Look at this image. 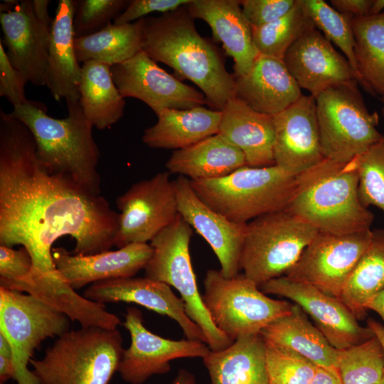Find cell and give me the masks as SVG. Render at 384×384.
<instances>
[{"label": "cell", "instance_id": "2e32d148", "mask_svg": "<svg viewBox=\"0 0 384 384\" xmlns=\"http://www.w3.org/2000/svg\"><path fill=\"white\" fill-rule=\"evenodd\" d=\"M110 70L124 98L138 99L155 114L164 109L187 110L208 104L203 92L168 73L142 50Z\"/></svg>", "mask_w": 384, "mask_h": 384}, {"label": "cell", "instance_id": "f35d334b", "mask_svg": "<svg viewBox=\"0 0 384 384\" xmlns=\"http://www.w3.org/2000/svg\"><path fill=\"white\" fill-rule=\"evenodd\" d=\"M265 343L268 384L310 383L317 366L294 352Z\"/></svg>", "mask_w": 384, "mask_h": 384}, {"label": "cell", "instance_id": "b9f144b4", "mask_svg": "<svg viewBox=\"0 0 384 384\" xmlns=\"http://www.w3.org/2000/svg\"><path fill=\"white\" fill-rule=\"evenodd\" d=\"M27 82L25 75L11 63L0 41V96L6 97L13 106L21 105L28 100L25 93Z\"/></svg>", "mask_w": 384, "mask_h": 384}, {"label": "cell", "instance_id": "3957f363", "mask_svg": "<svg viewBox=\"0 0 384 384\" xmlns=\"http://www.w3.org/2000/svg\"><path fill=\"white\" fill-rule=\"evenodd\" d=\"M67 108L68 116L57 119L47 114L43 103L28 100L14 106L11 113L32 133L37 160L45 169L100 195V151L92 136L93 125L84 115L80 101L67 102Z\"/></svg>", "mask_w": 384, "mask_h": 384}, {"label": "cell", "instance_id": "52a82bcc", "mask_svg": "<svg viewBox=\"0 0 384 384\" xmlns=\"http://www.w3.org/2000/svg\"><path fill=\"white\" fill-rule=\"evenodd\" d=\"M315 100L325 159L348 163L382 137L378 129L379 115L368 110L356 80L330 87Z\"/></svg>", "mask_w": 384, "mask_h": 384}, {"label": "cell", "instance_id": "74e56055", "mask_svg": "<svg viewBox=\"0 0 384 384\" xmlns=\"http://www.w3.org/2000/svg\"><path fill=\"white\" fill-rule=\"evenodd\" d=\"M358 177V196L364 206L384 213V132L382 137L353 159Z\"/></svg>", "mask_w": 384, "mask_h": 384}, {"label": "cell", "instance_id": "836d02e7", "mask_svg": "<svg viewBox=\"0 0 384 384\" xmlns=\"http://www.w3.org/2000/svg\"><path fill=\"white\" fill-rule=\"evenodd\" d=\"M384 289V229L372 230L369 244L347 279L339 299L359 319Z\"/></svg>", "mask_w": 384, "mask_h": 384}, {"label": "cell", "instance_id": "9c48e42d", "mask_svg": "<svg viewBox=\"0 0 384 384\" xmlns=\"http://www.w3.org/2000/svg\"><path fill=\"white\" fill-rule=\"evenodd\" d=\"M193 228L178 215L150 242L153 255L144 269L145 277L174 287L180 294L188 316L203 332L211 351L233 343L214 324L200 294L189 252Z\"/></svg>", "mask_w": 384, "mask_h": 384}, {"label": "cell", "instance_id": "c3c4849f", "mask_svg": "<svg viewBox=\"0 0 384 384\" xmlns=\"http://www.w3.org/2000/svg\"><path fill=\"white\" fill-rule=\"evenodd\" d=\"M368 309L377 313L384 323V289L368 303L367 305Z\"/></svg>", "mask_w": 384, "mask_h": 384}, {"label": "cell", "instance_id": "5bb4252c", "mask_svg": "<svg viewBox=\"0 0 384 384\" xmlns=\"http://www.w3.org/2000/svg\"><path fill=\"white\" fill-rule=\"evenodd\" d=\"M260 289L266 294L285 297L300 306L336 349L348 348L374 336L368 326L359 324L358 319L338 298L311 284L282 276L267 281Z\"/></svg>", "mask_w": 384, "mask_h": 384}, {"label": "cell", "instance_id": "8d00e7d4", "mask_svg": "<svg viewBox=\"0 0 384 384\" xmlns=\"http://www.w3.org/2000/svg\"><path fill=\"white\" fill-rule=\"evenodd\" d=\"M302 4L315 27L341 50L356 74L358 85H361V80L354 55L355 42L351 26L353 17L337 11L323 0H302Z\"/></svg>", "mask_w": 384, "mask_h": 384}, {"label": "cell", "instance_id": "9a60e30c", "mask_svg": "<svg viewBox=\"0 0 384 384\" xmlns=\"http://www.w3.org/2000/svg\"><path fill=\"white\" fill-rule=\"evenodd\" d=\"M122 324L130 334L131 344L123 350L118 372L130 384H142L154 375L168 373L172 360L203 358L210 351L203 342L171 340L152 333L144 325L142 314L135 307L127 309Z\"/></svg>", "mask_w": 384, "mask_h": 384}, {"label": "cell", "instance_id": "f6af8a7d", "mask_svg": "<svg viewBox=\"0 0 384 384\" xmlns=\"http://www.w3.org/2000/svg\"><path fill=\"white\" fill-rule=\"evenodd\" d=\"M331 6L337 11L352 17L370 16L373 0H331Z\"/></svg>", "mask_w": 384, "mask_h": 384}, {"label": "cell", "instance_id": "e575fe53", "mask_svg": "<svg viewBox=\"0 0 384 384\" xmlns=\"http://www.w3.org/2000/svg\"><path fill=\"white\" fill-rule=\"evenodd\" d=\"M252 37L259 54L283 60L289 47L306 32L316 28L307 15L302 0L284 16L260 26L252 27Z\"/></svg>", "mask_w": 384, "mask_h": 384}, {"label": "cell", "instance_id": "d6986e66", "mask_svg": "<svg viewBox=\"0 0 384 384\" xmlns=\"http://www.w3.org/2000/svg\"><path fill=\"white\" fill-rule=\"evenodd\" d=\"M6 55L12 65L28 82L46 85L48 48L52 24L36 15L32 0H21L10 11L0 13Z\"/></svg>", "mask_w": 384, "mask_h": 384}, {"label": "cell", "instance_id": "60d3db41", "mask_svg": "<svg viewBox=\"0 0 384 384\" xmlns=\"http://www.w3.org/2000/svg\"><path fill=\"white\" fill-rule=\"evenodd\" d=\"M296 0H242L240 4L246 19L252 27L272 22L287 14Z\"/></svg>", "mask_w": 384, "mask_h": 384}, {"label": "cell", "instance_id": "f907efd6", "mask_svg": "<svg viewBox=\"0 0 384 384\" xmlns=\"http://www.w3.org/2000/svg\"><path fill=\"white\" fill-rule=\"evenodd\" d=\"M194 376L188 370L181 369L172 384H195Z\"/></svg>", "mask_w": 384, "mask_h": 384}, {"label": "cell", "instance_id": "ee69618b", "mask_svg": "<svg viewBox=\"0 0 384 384\" xmlns=\"http://www.w3.org/2000/svg\"><path fill=\"white\" fill-rule=\"evenodd\" d=\"M33 266L32 259L24 248L16 250L0 245V281H16L26 277Z\"/></svg>", "mask_w": 384, "mask_h": 384}, {"label": "cell", "instance_id": "ac0fdd59", "mask_svg": "<svg viewBox=\"0 0 384 384\" xmlns=\"http://www.w3.org/2000/svg\"><path fill=\"white\" fill-rule=\"evenodd\" d=\"M174 185L178 215L210 246L223 275L230 278L238 274L246 224L232 222L208 206L188 178L179 176Z\"/></svg>", "mask_w": 384, "mask_h": 384}, {"label": "cell", "instance_id": "f546056e", "mask_svg": "<svg viewBox=\"0 0 384 384\" xmlns=\"http://www.w3.org/2000/svg\"><path fill=\"white\" fill-rule=\"evenodd\" d=\"M211 384H268L266 343L260 334L239 338L203 358Z\"/></svg>", "mask_w": 384, "mask_h": 384}, {"label": "cell", "instance_id": "bcb514c9", "mask_svg": "<svg viewBox=\"0 0 384 384\" xmlns=\"http://www.w3.org/2000/svg\"><path fill=\"white\" fill-rule=\"evenodd\" d=\"M309 384H343L336 369L319 367Z\"/></svg>", "mask_w": 384, "mask_h": 384}, {"label": "cell", "instance_id": "ab89813d", "mask_svg": "<svg viewBox=\"0 0 384 384\" xmlns=\"http://www.w3.org/2000/svg\"><path fill=\"white\" fill-rule=\"evenodd\" d=\"M127 0H78L73 20L75 38L95 33L114 21L126 9Z\"/></svg>", "mask_w": 384, "mask_h": 384}, {"label": "cell", "instance_id": "4dcf8cb0", "mask_svg": "<svg viewBox=\"0 0 384 384\" xmlns=\"http://www.w3.org/2000/svg\"><path fill=\"white\" fill-rule=\"evenodd\" d=\"M110 67L96 60H88L81 65L80 104L87 119L101 130L117 122L123 117L125 107Z\"/></svg>", "mask_w": 384, "mask_h": 384}, {"label": "cell", "instance_id": "8992f818", "mask_svg": "<svg viewBox=\"0 0 384 384\" xmlns=\"http://www.w3.org/2000/svg\"><path fill=\"white\" fill-rule=\"evenodd\" d=\"M123 350L117 329L81 327L58 336L29 364L39 384H110Z\"/></svg>", "mask_w": 384, "mask_h": 384}, {"label": "cell", "instance_id": "d590c367", "mask_svg": "<svg viewBox=\"0 0 384 384\" xmlns=\"http://www.w3.org/2000/svg\"><path fill=\"white\" fill-rule=\"evenodd\" d=\"M337 370L343 384H379L384 372V350L378 338L374 335L338 349Z\"/></svg>", "mask_w": 384, "mask_h": 384}, {"label": "cell", "instance_id": "484cf974", "mask_svg": "<svg viewBox=\"0 0 384 384\" xmlns=\"http://www.w3.org/2000/svg\"><path fill=\"white\" fill-rule=\"evenodd\" d=\"M221 111L218 133L243 153L247 166L275 165L273 116L252 110L235 97Z\"/></svg>", "mask_w": 384, "mask_h": 384}, {"label": "cell", "instance_id": "f5cc1de1", "mask_svg": "<svg viewBox=\"0 0 384 384\" xmlns=\"http://www.w3.org/2000/svg\"><path fill=\"white\" fill-rule=\"evenodd\" d=\"M384 11V0H373L370 16L378 15Z\"/></svg>", "mask_w": 384, "mask_h": 384}, {"label": "cell", "instance_id": "603a6c76", "mask_svg": "<svg viewBox=\"0 0 384 384\" xmlns=\"http://www.w3.org/2000/svg\"><path fill=\"white\" fill-rule=\"evenodd\" d=\"M195 18L206 22L213 36L223 44L234 61V76L246 74L259 53L252 37V28L242 14L238 0H191L186 5Z\"/></svg>", "mask_w": 384, "mask_h": 384}, {"label": "cell", "instance_id": "30bf717a", "mask_svg": "<svg viewBox=\"0 0 384 384\" xmlns=\"http://www.w3.org/2000/svg\"><path fill=\"white\" fill-rule=\"evenodd\" d=\"M203 302L216 327L233 341L260 334L262 329L289 313L293 304L272 299L244 274L225 277L208 270Z\"/></svg>", "mask_w": 384, "mask_h": 384}, {"label": "cell", "instance_id": "d4e9b609", "mask_svg": "<svg viewBox=\"0 0 384 384\" xmlns=\"http://www.w3.org/2000/svg\"><path fill=\"white\" fill-rule=\"evenodd\" d=\"M75 1L59 0L49 37L46 86L56 101H80L81 65L74 46Z\"/></svg>", "mask_w": 384, "mask_h": 384}, {"label": "cell", "instance_id": "44dd1931", "mask_svg": "<svg viewBox=\"0 0 384 384\" xmlns=\"http://www.w3.org/2000/svg\"><path fill=\"white\" fill-rule=\"evenodd\" d=\"M283 60L300 88L308 90L314 97L330 87L357 81L346 58L334 49L317 28L297 40Z\"/></svg>", "mask_w": 384, "mask_h": 384}, {"label": "cell", "instance_id": "6da1fadb", "mask_svg": "<svg viewBox=\"0 0 384 384\" xmlns=\"http://www.w3.org/2000/svg\"><path fill=\"white\" fill-rule=\"evenodd\" d=\"M119 218L101 194L45 169L28 128L0 111V245H22L32 259L30 274L59 273L52 246L65 235L75 240L74 254L110 250Z\"/></svg>", "mask_w": 384, "mask_h": 384}, {"label": "cell", "instance_id": "e0dca14e", "mask_svg": "<svg viewBox=\"0 0 384 384\" xmlns=\"http://www.w3.org/2000/svg\"><path fill=\"white\" fill-rule=\"evenodd\" d=\"M274 164L299 175L322 161L316 113V100L302 95L297 101L273 116Z\"/></svg>", "mask_w": 384, "mask_h": 384}, {"label": "cell", "instance_id": "7a4b0ae2", "mask_svg": "<svg viewBox=\"0 0 384 384\" xmlns=\"http://www.w3.org/2000/svg\"><path fill=\"white\" fill-rule=\"evenodd\" d=\"M142 50L196 85L214 110L221 111L235 97L234 75L227 70L219 49L199 34L186 5L144 18Z\"/></svg>", "mask_w": 384, "mask_h": 384}, {"label": "cell", "instance_id": "ba28073f", "mask_svg": "<svg viewBox=\"0 0 384 384\" xmlns=\"http://www.w3.org/2000/svg\"><path fill=\"white\" fill-rule=\"evenodd\" d=\"M319 231L286 209L246 224L240 270L260 287L284 276Z\"/></svg>", "mask_w": 384, "mask_h": 384}, {"label": "cell", "instance_id": "f1b7e54d", "mask_svg": "<svg viewBox=\"0 0 384 384\" xmlns=\"http://www.w3.org/2000/svg\"><path fill=\"white\" fill-rule=\"evenodd\" d=\"M244 166L243 153L219 133L175 150L166 163L168 172L191 181L221 178Z\"/></svg>", "mask_w": 384, "mask_h": 384}, {"label": "cell", "instance_id": "7c38bea8", "mask_svg": "<svg viewBox=\"0 0 384 384\" xmlns=\"http://www.w3.org/2000/svg\"><path fill=\"white\" fill-rule=\"evenodd\" d=\"M119 226L114 246L147 243L178 215L174 180L163 171L132 184L116 200Z\"/></svg>", "mask_w": 384, "mask_h": 384}, {"label": "cell", "instance_id": "83f0119b", "mask_svg": "<svg viewBox=\"0 0 384 384\" xmlns=\"http://www.w3.org/2000/svg\"><path fill=\"white\" fill-rule=\"evenodd\" d=\"M260 334L266 342L294 352L319 367L337 370L338 349L295 304L289 313L269 324Z\"/></svg>", "mask_w": 384, "mask_h": 384}, {"label": "cell", "instance_id": "816d5d0a", "mask_svg": "<svg viewBox=\"0 0 384 384\" xmlns=\"http://www.w3.org/2000/svg\"><path fill=\"white\" fill-rule=\"evenodd\" d=\"M0 356L12 358L10 343L6 336L0 332Z\"/></svg>", "mask_w": 384, "mask_h": 384}, {"label": "cell", "instance_id": "7bdbcfd3", "mask_svg": "<svg viewBox=\"0 0 384 384\" xmlns=\"http://www.w3.org/2000/svg\"><path fill=\"white\" fill-rule=\"evenodd\" d=\"M191 0H132L114 21V24H126L144 18L149 14H165L186 5Z\"/></svg>", "mask_w": 384, "mask_h": 384}, {"label": "cell", "instance_id": "7402d4cb", "mask_svg": "<svg viewBox=\"0 0 384 384\" xmlns=\"http://www.w3.org/2000/svg\"><path fill=\"white\" fill-rule=\"evenodd\" d=\"M153 252L150 244L131 243L92 255L71 254L64 247H55L52 257L63 278L76 290L100 281L134 277L145 268Z\"/></svg>", "mask_w": 384, "mask_h": 384}, {"label": "cell", "instance_id": "681fc988", "mask_svg": "<svg viewBox=\"0 0 384 384\" xmlns=\"http://www.w3.org/2000/svg\"><path fill=\"white\" fill-rule=\"evenodd\" d=\"M367 326L373 331V334L378 338L384 350V325L378 321L369 319L367 321ZM379 384H384V372L382 379Z\"/></svg>", "mask_w": 384, "mask_h": 384}, {"label": "cell", "instance_id": "1f68e13d", "mask_svg": "<svg viewBox=\"0 0 384 384\" xmlns=\"http://www.w3.org/2000/svg\"><path fill=\"white\" fill-rule=\"evenodd\" d=\"M351 26L361 86L368 94L384 98V11L353 17Z\"/></svg>", "mask_w": 384, "mask_h": 384}, {"label": "cell", "instance_id": "5b68a950", "mask_svg": "<svg viewBox=\"0 0 384 384\" xmlns=\"http://www.w3.org/2000/svg\"><path fill=\"white\" fill-rule=\"evenodd\" d=\"M297 176L277 165L244 166L221 178L190 181L208 206L232 222L247 224L286 209L296 190Z\"/></svg>", "mask_w": 384, "mask_h": 384}, {"label": "cell", "instance_id": "8fae6325", "mask_svg": "<svg viewBox=\"0 0 384 384\" xmlns=\"http://www.w3.org/2000/svg\"><path fill=\"white\" fill-rule=\"evenodd\" d=\"M68 329L65 314L28 294L0 287V332L11 347L17 384H39L28 367L35 349Z\"/></svg>", "mask_w": 384, "mask_h": 384}, {"label": "cell", "instance_id": "ffe728a7", "mask_svg": "<svg viewBox=\"0 0 384 384\" xmlns=\"http://www.w3.org/2000/svg\"><path fill=\"white\" fill-rule=\"evenodd\" d=\"M83 296L100 304L134 303L175 320L186 338L207 344L201 328L186 314L184 304L169 285L149 277L107 279L90 284Z\"/></svg>", "mask_w": 384, "mask_h": 384}, {"label": "cell", "instance_id": "4fadbf2b", "mask_svg": "<svg viewBox=\"0 0 384 384\" xmlns=\"http://www.w3.org/2000/svg\"><path fill=\"white\" fill-rule=\"evenodd\" d=\"M371 235V230L346 235L319 232L284 276L339 299Z\"/></svg>", "mask_w": 384, "mask_h": 384}, {"label": "cell", "instance_id": "db71d44e", "mask_svg": "<svg viewBox=\"0 0 384 384\" xmlns=\"http://www.w3.org/2000/svg\"><path fill=\"white\" fill-rule=\"evenodd\" d=\"M380 100H381V102L383 104V107H382V109H381V112H382L383 117L384 118V98L380 99Z\"/></svg>", "mask_w": 384, "mask_h": 384}, {"label": "cell", "instance_id": "d6a6232c", "mask_svg": "<svg viewBox=\"0 0 384 384\" xmlns=\"http://www.w3.org/2000/svg\"><path fill=\"white\" fill-rule=\"evenodd\" d=\"M144 18L126 24L111 23L100 31L75 38L79 63L96 60L110 66L134 57L142 50Z\"/></svg>", "mask_w": 384, "mask_h": 384}, {"label": "cell", "instance_id": "277c9868", "mask_svg": "<svg viewBox=\"0 0 384 384\" xmlns=\"http://www.w3.org/2000/svg\"><path fill=\"white\" fill-rule=\"evenodd\" d=\"M286 210L319 232L334 235L370 230L373 220L359 198L353 160L341 164L324 159L298 175Z\"/></svg>", "mask_w": 384, "mask_h": 384}, {"label": "cell", "instance_id": "cb8c5ba5", "mask_svg": "<svg viewBox=\"0 0 384 384\" xmlns=\"http://www.w3.org/2000/svg\"><path fill=\"white\" fill-rule=\"evenodd\" d=\"M235 93L252 110L272 116L302 95L283 60L260 54L246 74L235 78Z\"/></svg>", "mask_w": 384, "mask_h": 384}, {"label": "cell", "instance_id": "7dc6e473", "mask_svg": "<svg viewBox=\"0 0 384 384\" xmlns=\"http://www.w3.org/2000/svg\"><path fill=\"white\" fill-rule=\"evenodd\" d=\"M15 368L11 358L0 356V381L1 384L14 378Z\"/></svg>", "mask_w": 384, "mask_h": 384}, {"label": "cell", "instance_id": "4316f807", "mask_svg": "<svg viewBox=\"0 0 384 384\" xmlns=\"http://www.w3.org/2000/svg\"><path fill=\"white\" fill-rule=\"evenodd\" d=\"M156 115V123L144 130L142 142L151 148L178 150L218 134L222 111L201 106L164 109Z\"/></svg>", "mask_w": 384, "mask_h": 384}]
</instances>
